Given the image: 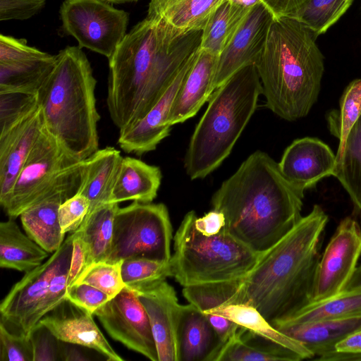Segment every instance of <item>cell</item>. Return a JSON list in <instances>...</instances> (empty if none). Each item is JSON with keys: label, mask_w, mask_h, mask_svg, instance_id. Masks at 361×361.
Listing matches in <instances>:
<instances>
[{"label": "cell", "mask_w": 361, "mask_h": 361, "mask_svg": "<svg viewBox=\"0 0 361 361\" xmlns=\"http://www.w3.org/2000/svg\"><path fill=\"white\" fill-rule=\"evenodd\" d=\"M202 30L180 32L146 16L126 35L109 59L106 104L122 130L155 105L186 61L200 49Z\"/></svg>", "instance_id": "cell-1"}, {"label": "cell", "mask_w": 361, "mask_h": 361, "mask_svg": "<svg viewBox=\"0 0 361 361\" xmlns=\"http://www.w3.org/2000/svg\"><path fill=\"white\" fill-rule=\"evenodd\" d=\"M304 192L283 176L276 161L257 150L222 183L212 204L224 214L226 231L260 254L300 220Z\"/></svg>", "instance_id": "cell-2"}, {"label": "cell", "mask_w": 361, "mask_h": 361, "mask_svg": "<svg viewBox=\"0 0 361 361\" xmlns=\"http://www.w3.org/2000/svg\"><path fill=\"white\" fill-rule=\"evenodd\" d=\"M328 220L323 209L314 204L286 235L258 255L245 278L243 303L254 306L273 326L311 302Z\"/></svg>", "instance_id": "cell-3"}, {"label": "cell", "mask_w": 361, "mask_h": 361, "mask_svg": "<svg viewBox=\"0 0 361 361\" xmlns=\"http://www.w3.org/2000/svg\"><path fill=\"white\" fill-rule=\"evenodd\" d=\"M317 37L295 18H275L255 64L266 106L286 121L305 117L318 99L324 65Z\"/></svg>", "instance_id": "cell-4"}, {"label": "cell", "mask_w": 361, "mask_h": 361, "mask_svg": "<svg viewBox=\"0 0 361 361\" xmlns=\"http://www.w3.org/2000/svg\"><path fill=\"white\" fill-rule=\"evenodd\" d=\"M96 85L82 48L68 46L56 55L54 66L37 92L46 128L82 161L99 149Z\"/></svg>", "instance_id": "cell-5"}, {"label": "cell", "mask_w": 361, "mask_h": 361, "mask_svg": "<svg viewBox=\"0 0 361 361\" xmlns=\"http://www.w3.org/2000/svg\"><path fill=\"white\" fill-rule=\"evenodd\" d=\"M261 94L255 64L243 67L212 92L184 159L191 180L205 178L231 154L255 113Z\"/></svg>", "instance_id": "cell-6"}, {"label": "cell", "mask_w": 361, "mask_h": 361, "mask_svg": "<svg viewBox=\"0 0 361 361\" xmlns=\"http://www.w3.org/2000/svg\"><path fill=\"white\" fill-rule=\"evenodd\" d=\"M194 211L184 216L174 235L172 277L183 287L244 279L254 267L258 255L224 228L204 235L195 226Z\"/></svg>", "instance_id": "cell-7"}, {"label": "cell", "mask_w": 361, "mask_h": 361, "mask_svg": "<svg viewBox=\"0 0 361 361\" xmlns=\"http://www.w3.org/2000/svg\"><path fill=\"white\" fill-rule=\"evenodd\" d=\"M85 160L72 156L45 126L1 206L11 219L57 193L68 198L80 187Z\"/></svg>", "instance_id": "cell-8"}, {"label": "cell", "mask_w": 361, "mask_h": 361, "mask_svg": "<svg viewBox=\"0 0 361 361\" xmlns=\"http://www.w3.org/2000/svg\"><path fill=\"white\" fill-rule=\"evenodd\" d=\"M172 226L165 204L133 202L115 214L111 250L107 262L145 258L168 262Z\"/></svg>", "instance_id": "cell-9"}, {"label": "cell", "mask_w": 361, "mask_h": 361, "mask_svg": "<svg viewBox=\"0 0 361 361\" xmlns=\"http://www.w3.org/2000/svg\"><path fill=\"white\" fill-rule=\"evenodd\" d=\"M73 238L72 233L45 262L25 273L1 300V322L6 326L13 327L14 332L30 336L44 316V305L53 276L71 258Z\"/></svg>", "instance_id": "cell-10"}, {"label": "cell", "mask_w": 361, "mask_h": 361, "mask_svg": "<svg viewBox=\"0 0 361 361\" xmlns=\"http://www.w3.org/2000/svg\"><path fill=\"white\" fill-rule=\"evenodd\" d=\"M60 16L65 32L79 47L109 59L126 33L129 15L103 0H64Z\"/></svg>", "instance_id": "cell-11"}, {"label": "cell", "mask_w": 361, "mask_h": 361, "mask_svg": "<svg viewBox=\"0 0 361 361\" xmlns=\"http://www.w3.org/2000/svg\"><path fill=\"white\" fill-rule=\"evenodd\" d=\"M360 256L361 228L355 219L347 216L339 222L320 257L311 302L323 301L343 292Z\"/></svg>", "instance_id": "cell-12"}, {"label": "cell", "mask_w": 361, "mask_h": 361, "mask_svg": "<svg viewBox=\"0 0 361 361\" xmlns=\"http://www.w3.org/2000/svg\"><path fill=\"white\" fill-rule=\"evenodd\" d=\"M94 315L113 339L152 361H159L148 316L135 290L126 286Z\"/></svg>", "instance_id": "cell-13"}, {"label": "cell", "mask_w": 361, "mask_h": 361, "mask_svg": "<svg viewBox=\"0 0 361 361\" xmlns=\"http://www.w3.org/2000/svg\"><path fill=\"white\" fill-rule=\"evenodd\" d=\"M274 19L260 1L252 5L246 18L219 55L213 92L243 67L256 64L265 48Z\"/></svg>", "instance_id": "cell-14"}, {"label": "cell", "mask_w": 361, "mask_h": 361, "mask_svg": "<svg viewBox=\"0 0 361 361\" xmlns=\"http://www.w3.org/2000/svg\"><path fill=\"white\" fill-rule=\"evenodd\" d=\"M56 56L27 44L25 39L0 35V92L37 93L51 72Z\"/></svg>", "instance_id": "cell-15"}, {"label": "cell", "mask_w": 361, "mask_h": 361, "mask_svg": "<svg viewBox=\"0 0 361 361\" xmlns=\"http://www.w3.org/2000/svg\"><path fill=\"white\" fill-rule=\"evenodd\" d=\"M133 290L148 316L159 361H179L177 326L180 305L173 287L165 279Z\"/></svg>", "instance_id": "cell-16"}, {"label": "cell", "mask_w": 361, "mask_h": 361, "mask_svg": "<svg viewBox=\"0 0 361 361\" xmlns=\"http://www.w3.org/2000/svg\"><path fill=\"white\" fill-rule=\"evenodd\" d=\"M198 51L186 61L164 94L147 114L135 123L119 131L118 144L125 152L141 156L154 150L169 135L171 126L168 120L171 109Z\"/></svg>", "instance_id": "cell-17"}, {"label": "cell", "mask_w": 361, "mask_h": 361, "mask_svg": "<svg viewBox=\"0 0 361 361\" xmlns=\"http://www.w3.org/2000/svg\"><path fill=\"white\" fill-rule=\"evenodd\" d=\"M93 315L66 298L39 322L65 343L92 349L109 361H123L94 322Z\"/></svg>", "instance_id": "cell-18"}, {"label": "cell", "mask_w": 361, "mask_h": 361, "mask_svg": "<svg viewBox=\"0 0 361 361\" xmlns=\"http://www.w3.org/2000/svg\"><path fill=\"white\" fill-rule=\"evenodd\" d=\"M278 164L283 176L305 191L324 178L334 176L336 157L323 141L305 137L287 147Z\"/></svg>", "instance_id": "cell-19"}, {"label": "cell", "mask_w": 361, "mask_h": 361, "mask_svg": "<svg viewBox=\"0 0 361 361\" xmlns=\"http://www.w3.org/2000/svg\"><path fill=\"white\" fill-rule=\"evenodd\" d=\"M44 122L39 106L0 134V204L7 200Z\"/></svg>", "instance_id": "cell-20"}, {"label": "cell", "mask_w": 361, "mask_h": 361, "mask_svg": "<svg viewBox=\"0 0 361 361\" xmlns=\"http://www.w3.org/2000/svg\"><path fill=\"white\" fill-rule=\"evenodd\" d=\"M177 340L179 361H215L224 345L205 314L191 303L180 305Z\"/></svg>", "instance_id": "cell-21"}, {"label": "cell", "mask_w": 361, "mask_h": 361, "mask_svg": "<svg viewBox=\"0 0 361 361\" xmlns=\"http://www.w3.org/2000/svg\"><path fill=\"white\" fill-rule=\"evenodd\" d=\"M219 56L200 49L171 109L172 126L194 116L213 92L212 85Z\"/></svg>", "instance_id": "cell-22"}, {"label": "cell", "mask_w": 361, "mask_h": 361, "mask_svg": "<svg viewBox=\"0 0 361 361\" xmlns=\"http://www.w3.org/2000/svg\"><path fill=\"white\" fill-rule=\"evenodd\" d=\"M274 327L300 342L317 359L335 351L341 341L360 329L361 317L323 319Z\"/></svg>", "instance_id": "cell-23"}, {"label": "cell", "mask_w": 361, "mask_h": 361, "mask_svg": "<svg viewBox=\"0 0 361 361\" xmlns=\"http://www.w3.org/2000/svg\"><path fill=\"white\" fill-rule=\"evenodd\" d=\"M123 157L114 147L99 149L85 159L82 178L78 193L90 202L87 214L110 203L113 188Z\"/></svg>", "instance_id": "cell-24"}, {"label": "cell", "mask_w": 361, "mask_h": 361, "mask_svg": "<svg viewBox=\"0 0 361 361\" xmlns=\"http://www.w3.org/2000/svg\"><path fill=\"white\" fill-rule=\"evenodd\" d=\"M161 181V172L158 166L134 157H123L110 203L129 200L152 202L157 195Z\"/></svg>", "instance_id": "cell-25"}, {"label": "cell", "mask_w": 361, "mask_h": 361, "mask_svg": "<svg viewBox=\"0 0 361 361\" xmlns=\"http://www.w3.org/2000/svg\"><path fill=\"white\" fill-rule=\"evenodd\" d=\"M296 352L240 326L223 345L215 361H300Z\"/></svg>", "instance_id": "cell-26"}, {"label": "cell", "mask_w": 361, "mask_h": 361, "mask_svg": "<svg viewBox=\"0 0 361 361\" xmlns=\"http://www.w3.org/2000/svg\"><path fill=\"white\" fill-rule=\"evenodd\" d=\"M68 197L57 193L23 211L20 219L25 233L49 254L56 251L63 243L59 209Z\"/></svg>", "instance_id": "cell-27"}, {"label": "cell", "mask_w": 361, "mask_h": 361, "mask_svg": "<svg viewBox=\"0 0 361 361\" xmlns=\"http://www.w3.org/2000/svg\"><path fill=\"white\" fill-rule=\"evenodd\" d=\"M224 0H151L147 16L160 19L180 32L203 30Z\"/></svg>", "instance_id": "cell-28"}, {"label": "cell", "mask_w": 361, "mask_h": 361, "mask_svg": "<svg viewBox=\"0 0 361 361\" xmlns=\"http://www.w3.org/2000/svg\"><path fill=\"white\" fill-rule=\"evenodd\" d=\"M49 253L24 234L13 219L0 224V267L29 272L41 265Z\"/></svg>", "instance_id": "cell-29"}, {"label": "cell", "mask_w": 361, "mask_h": 361, "mask_svg": "<svg viewBox=\"0 0 361 361\" xmlns=\"http://www.w3.org/2000/svg\"><path fill=\"white\" fill-rule=\"evenodd\" d=\"M252 6L224 0L215 9L202 30L200 49L219 56L249 13Z\"/></svg>", "instance_id": "cell-30"}, {"label": "cell", "mask_w": 361, "mask_h": 361, "mask_svg": "<svg viewBox=\"0 0 361 361\" xmlns=\"http://www.w3.org/2000/svg\"><path fill=\"white\" fill-rule=\"evenodd\" d=\"M208 313L225 317L241 327L296 352L303 360L314 357L313 355L300 342L279 331L251 305L228 304L205 314Z\"/></svg>", "instance_id": "cell-31"}, {"label": "cell", "mask_w": 361, "mask_h": 361, "mask_svg": "<svg viewBox=\"0 0 361 361\" xmlns=\"http://www.w3.org/2000/svg\"><path fill=\"white\" fill-rule=\"evenodd\" d=\"M119 204H105L87 214L78 231L86 243L90 256V264L108 261L114 233L115 214Z\"/></svg>", "instance_id": "cell-32"}, {"label": "cell", "mask_w": 361, "mask_h": 361, "mask_svg": "<svg viewBox=\"0 0 361 361\" xmlns=\"http://www.w3.org/2000/svg\"><path fill=\"white\" fill-rule=\"evenodd\" d=\"M334 176L346 190L361 216V116L350 131L343 152L336 160Z\"/></svg>", "instance_id": "cell-33"}, {"label": "cell", "mask_w": 361, "mask_h": 361, "mask_svg": "<svg viewBox=\"0 0 361 361\" xmlns=\"http://www.w3.org/2000/svg\"><path fill=\"white\" fill-rule=\"evenodd\" d=\"M357 317H361V290L343 291L329 299L310 303L288 320L275 326Z\"/></svg>", "instance_id": "cell-34"}, {"label": "cell", "mask_w": 361, "mask_h": 361, "mask_svg": "<svg viewBox=\"0 0 361 361\" xmlns=\"http://www.w3.org/2000/svg\"><path fill=\"white\" fill-rule=\"evenodd\" d=\"M244 284L245 278L192 285L183 287V295L205 314L225 305L243 303Z\"/></svg>", "instance_id": "cell-35"}, {"label": "cell", "mask_w": 361, "mask_h": 361, "mask_svg": "<svg viewBox=\"0 0 361 361\" xmlns=\"http://www.w3.org/2000/svg\"><path fill=\"white\" fill-rule=\"evenodd\" d=\"M361 116V78L355 79L344 90L338 110H332L327 116L330 133L339 140L336 160L343 152L348 135Z\"/></svg>", "instance_id": "cell-36"}, {"label": "cell", "mask_w": 361, "mask_h": 361, "mask_svg": "<svg viewBox=\"0 0 361 361\" xmlns=\"http://www.w3.org/2000/svg\"><path fill=\"white\" fill-rule=\"evenodd\" d=\"M353 0H307L293 18L317 37L324 33L345 13Z\"/></svg>", "instance_id": "cell-37"}, {"label": "cell", "mask_w": 361, "mask_h": 361, "mask_svg": "<svg viewBox=\"0 0 361 361\" xmlns=\"http://www.w3.org/2000/svg\"><path fill=\"white\" fill-rule=\"evenodd\" d=\"M121 275L126 286L135 289L172 277L171 262L145 258L126 259L122 261Z\"/></svg>", "instance_id": "cell-38"}, {"label": "cell", "mask_w": 361, "mask_h": 361, "mask_svg": "<svg viewBox=\"0 0 361 361\" xmlns=\"http://www.w3.org/2000/svg\"><path fill=\"white\" fill-rule=\"evenodd\" d=\"M121 264L122 261L93 262L84 269L75 282L90 284L112 298L126 287L121 275Z\"/></svg>", "instance_id": "cell-39"}, {"label": "cell", "mask_w": 361, "mask_h": 361, "mask_svg": "<svg viewBox=\"0 0 361 361\" xmlns=\"http://www.w3.org/2000/svg\"><path fill=\"white\" fill-rule=\"evenodd\" d=\"M39 106L37 93L0 92V134Z\"/></svg>", "instance_id": "cell-40"}, {"label": "cell", "mask_w": 361, "mask_h": 361, "mask_svg": "<svg viewBox=\"0 0 361 361\" xmlns=\"http://www.w3.org/2000/svg\"><path fill=\"white\" fill-rule=\"evenodd\" d=\"M33 348L30 336L25 334L11 331L2 322H0V360L34 361Z\"/></svg>", "instance_id": "cell-41"}, {"label": "cell", "mask_w": 361, "mask_h": 361, "mask_svg": "<svg viewBox=\"0 0 361 361\" xmlns=\"http://www.w3.org/2000/svg\"><path fill=\"white\" fill-rule=\"evenodd\" d=\"M34 361L61 360L63 342L38 322L30 333Z\"/></svg>", "instance_id": "cell-42"}, {"label": "cell", "mask_w": 361, "mask_h": 361, "mask_svg": "<svg viewBox=\"0 0 361 361\" xmlns=\"http://www.w3.org/2000/svg\"><path fill=\"white\" fill-rule=\"evenodd\" d=\"M89 208L88 199L78 192L61 203L59 209V219L63 233L77 231L87 214Z\"/></svg>", "instance_id": "cell-43"}, {"label": "cell", "mask_w": 361, "mask_h": 361, "mask_svg": "<svg viewBox=\"0 0 361 361\" xmlns=\"http://www.w3.org/2000/svg\"><path fill=\"white\" fill-rule=\"evenodd\" d=\"M66 298L94 314V312L111 299L101 290L85 283L75 282L67 288Z\"/></svg>", "instance_id": "cell-44"}, {"label": "cell", "mask_w": 361, "mask_h": 361, "mask_svg": "<svg viewBox=\"0 0 361 361\" xmlns=\"http://www.w3.org/2000/svg\"><path fill=\"white\" fill-rule=\"evenodd\" d=\"M46 0H0V20H25L39 13Z\"/></svg>", "instance_id": "cell-45"}, {"label": "cell", "mask_w": 361, "mask_h": 361, "mask_svg": "<svg viewBox=\"0 0 361 361\" xmlns=\"http://www.w3.org/2000/svg\"><path fill=\"white\" fill-rule=\"evenodd\" d=\"M73 250L68 274V288L73 284L90 264L89 250L81 235L73 232Z\"/></svg>", "instance_id": "cell-46"}, {"label": "cell", "mask_w": 361, "mask_h": 361, "mask_svg": "<svg viewBox=\"0 0 361 361\" xmlns=\"http://www.w3.org/2000/svg\"><path fill=\"white\" fill-rule=\"evenodd\" d=\"M196 229L204 235H213L221 231L226 226L224 214L212 209L202 217H196L195 220Z\"/></svg>", "instance_id": "cell-47"}, {"label": "cell", "mask_w": 361, "mask_h": 361, "mask_svg": "<svg viewBox=\"0 0 361 361\" xmlns=\"http://www.w3.org/2000/svg\"><path fill=\"white\" fill-rule=\"evenodd\" d=\"M271 12L275 18H294L307 0H259Z\"/></svg>", "instance_id": "cell-48"}, {"label": "cell", "mask_w": 361, "mask_h": 361, "mask_svg": "<svg viewBox=\"0 0 361 361\" xmlns=\"http://www.w3.org/2000/svg\"><path fill=\"white\" fill-rule=\"evenodd\" d=\"M336 351L345 354H361V327L341 341L336 346Z\"/></svg>", "instance_id": "cell-49"}, {"label": "cell", "mask_w": 361, "mask_h": 361, "mask_svg": "<svg viewBox=\"0 0 361 361\" xmlns=\"http://www.w3.org/2000/svg\"><path fill=\"white\" fill-rule=\"evenodd\" d=\"M316 360L320 361H361V354H345L335 350Z\"/></svg>", "instance_id": "cell-50"}, {"label": "cell", "mask_w": 361, "mask_h": 361, "mask_svg": "<svg viewBox=\"0 0 361 361\" xmlns=\"http://www.w3.org/2000/svg\"><path fill=\"white\" fill-rule=\"evenodd\" d=\"M63 342L61 350V360L63 361H81L87 360L88 359L75 347L66 345Z\"/></svg>", "instance_id": "cell-51"}, {"label": "cell", "mask_w": 361, "mask_h": 361, "mask_svg": "<svg viewBox=\"0 0 361 361\" xmlns=\"http://www.w3.org/2000/svg\"><path fill=\"white\" fill-rule=\"evenodd\" d=\"M361 290V265L357 266L344 291Z\"/></svg>", "instance_id": "cell-52"}, {"label": "cell", "mask_w": 361, "mask_h": 361, "mask_svg": "<svg viewBox=\"0 0 361 361\" xmlns=\"http://www.w3.org/2000/svg\"><path fill=\"white\" fill-rule=\"evenodd\" d=\"M104 1L118 4V3L135 1H137V0H104Z\"/></svg>", "instance_id": "cell-53"}]
</instances>
